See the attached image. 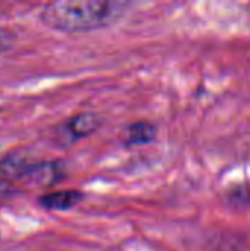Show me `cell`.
Segmentation results:
<instances>
[{
	"label": "cell",
	"mask_w": 250,
	"mask_h": 251,
	"mask_svg": "<svg viewBox=\"0 0 250 251\" xmlns=\"http://www.w3.org/2000/svg\"><path fill=\"white\" fill-rule=\"evenodd\" d=\"M128 7V1L115 0H57L41 9L40 19L46 26L56 31L88 32L115 24Z\"/></svg>",
	"instance_id": "obj_1"
},
{
	"label": "cell",
	"mask_w": 250,
	"mask_h": 251,
	"mask_svg": "<svg viewBox=\"0 0 250 251\" xmlns=\"http://www.w3.org/2000/svg\"><path fill=\"white\" fill-rule=\"evenodd\" d=\"M63 176V169L56 162H32L25 174L21 176L22 181H27L31 185L50 187L59 182Z\"/></svg>",
	"instance_id": "obj_2"
},
{
	"label": "cell",
	"mask_w": 250,
	"mask_h": 251,
	"mask_svg": "<svg viewBox=\"0 0 250 251\" xmlns=\"http://www.w3.org/2000/svg\"><path fill=\"white\" fill-rule=\"evenodd\" d=\"M103 124V118L96 112H81L72 115L63 125L71 140H81L94 134Z\"/></svg>",
	"instance_id": "obj_3"
},
{
	"label": "cell",
	"mask_w": 250,
	"mask_h": 251,
	"mask_svg": "<svg viewBox=\"0 0 250 251\" xmlns=\"http://www.w3.org/2000/svg\"><path fill=\"white\" fill-rule=\"evenodd\" d=\"M84 200V194L78 190H60L46 193L38 197V204L50 212L71 210Z\"/></svg>",
	"instance_id": "obj_4"
},
{
	"label": "cell",
	"mask_w": 250,
	"mask_h": 251,
	"mask_svg": "<svg viewBox=\"0 0 250 251\" xmlns=\"http://www.w3.org/2000/svg\"><path fill=\"white\" fill-rule=\"evenodd\" d=\"M158 128L147 121H137L127 126L124 134V141L127 146L136 147L143 144H150L156 140Z\"/></svg>",
	"instance_id": "obj_5"
},
{
	"label": "cell",
	"mask_w": 250,
	"mask_h": 251,
	"mask_svg": "<svg viewBox=\"0 0 250 251\" xmlns=\"http://www.w3.org/2000/svg\"><path fill=\"white\" fill-rule=\"evenodd\" d=\"M228 203L234 207H246L250 206V185L249 184H242L239 187H233L228 191L227 197Z\"/></svg>",
	"instance_id": "obj_6"
},
{
	"label": "cell",
	"mask_w": 250,
	"mask_h": 251,
	"mask_svg": "<svg viewBox=\"0 0 250 251\" xmlns=\"http://www.w3.org/2000/svg\"><path fill=\"white\" fill-rule=\"evenodd\" d=\"M16 34L15 31H12L7 26L0 25V54L9 51L13 49V46L16 44Z\"/></svg>",
	"instance_id": "obj_7"
},
{
	"label": "cell",
	"mask_w": 250,
	"mask_h": 251,
	"mask_svg": "<svg viewBox=\"0 0 250 251\" xmlns=\"http://www.w3.org/2000/svg\"><path fill=\"white\" fill-rule=\"evenodd\" d=\"M13 196V187L9 181L0 178V203Z\"/></svg>",
	"instance_id": "obj_8"
}]
</instances>
